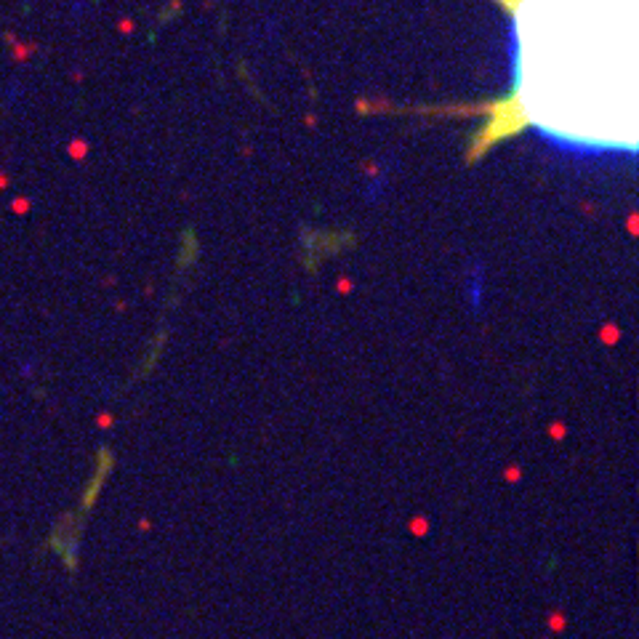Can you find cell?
I'll list each match as a JSON object with an SVG mask.
<instances>
[{
    "instance_id": "6da1fadb",
    "label": "cell",
    "mask_w": 639,
    "mask_h": 639,
    "mask_svg": "<svg viewBox=\"0 0 639 639\" xmlns=\"http://www.w3.org/2000/svg\"><path fill=\"white\" fill-rule=\"evenodd\" d=\"M514 29L511 88L472 155L522 128L584 149H637V0H498Z\"/></svg>"
}]
</instances>
